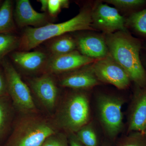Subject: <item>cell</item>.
<instances>
[{
	"instance_id": "9",
	"label": "cell",
	"mask_w": 146,
	"mask_h": 146,
	"mask_svg": "<svg viewBox=\"0 0 146 146\" xmlns=\"http://www.w3.org/2000/svg\"><path fill=\"white\" fill-rule=\"evenodd\" d=\"M95 61L76 50L59 55H50L44 71L51 75L60 74L89 65Z\"/></svg>"
},
{
	"instance_id": "25",
	"label": "cell",
	"mask_w": 146,
	"mask_h": 146,
	"mask_svg": "<svg viewBox=\"0 0 146 146\" xmlns=\"http://www.w3.org/2000/svg\"><path fill=\"white\" fill-rule=\"evenodd\" d=\"M6 102L0 98V135L6 127L9 116V110Z\"/></svg>"
},
{
	"instance_id": "27",
	"label": "cell",
	"mask_w": 146,
	"mask_h": 146,
	"mask_svg": "<svg viewBox=\"0 0 146 146\" xmlns=\"http://www.w3.org/2000/svg\"><path fill=\"white\" fill-rule=\"evenodd\" d=\"M7 91V84L6 78H5L0 72V98L4 96Z\"/></svg>"
},
{
	"instance_id": "22",
	"label": "cell",
	"mask_w": 146,
	"mask_h": 146,
	"mask_svg": "<svg viewBox=\"0 0 146 146\" xmlns=\"http://www.w3.org/2000/svg\"><path fill=\"white\" fill-rule=\"evenodd\" d=\"M105 1L123 10L136 9L143 5L146 3L145 0H107Z\"/></svg>"
},
{
	"instance_id": "20",
	"label": "cell",
	"mask_w": 146,
	"mask_h": 146,
	"mask_svg": "<svg viewBox=\"0 0 146 146\" xmlns=\"http://www.w3.org/2000/svg\"><path fill=\"white\" fill-rule=\"evenodd\" d=\"M126 24L136 32L146 37V9L131 13Z\"/></svg>"
},
{
	"instance_id": "19",
	"label": "cell",
	"mask_w": 146,
	"mask_h": 146,
	"mask_svg": "<svg viewBox=\"0 0 146 146\" xmlns=\"http://www.w3.org/2000/svg\"><path fill=\"white\" fill-rule=\"evenodd\" d=\"M20 37L11 33L0 34V60L7 54L19 48Z\"/></svg>"
},
{
	"instance_id": "2",
	"label": "cell",
	"mask_w": 146,
	"mask_h": 146,
	"mask_svg": "<svg viewBox=\"0 0 146 146\" xmlns=\"http://www.w3.org/2000/svg\"><path fill=\"white\" fill-rule=\"evenodd\" d=\"M91 11L89 8L83 9L75 17L63 23L48 24L38 28H26L20 37V51H29L45 41L68 33L95 30L92 25Z\"/></svg>"
},
{
	"instance_id": "29",
	"label": "cell",
	"mask_w": 146,
	"mask_h": 146,
	"mask_svg": "<svg viewBox=\"0 0 146 146\" xmlns=\"http://www.w3.org/2000/svg\"><path fill=\"white\" fill-rule=\"evenodd\" d=\"M101 146H114L112 145L110 143H103L102 145Z\"/></svg>"
},
{
	"instance_id": "14",
	"label": "cell",
	"mask_w": 146,
	"mask_h": 146,
	"mask_svg": "<svg viewBox=\"0 0 146 146\" xmlns=\"http://www.w3.org/2000/svg\"><path fill=\"white\" fill-rule=\"evenodd\" d=\"M77 48L82 54L96 60L109 54L105 38L100 35H87L76 39Z\"/></svg>"
},
{
	"instance_id": "10",
	"label": "cell",
	"mask_w": 146,
	"mask_h": 146,
	"mask_svg": "<svg viewBox=\"0 0 146 146\" xmlns=\"http://www.w3.org/2000/svg\"><path fill=\"white\" fill-rule=\"evenodd\" d=\"M52 75L44 73L30 81L31 88L40 102L48 110L52 111L57 103L58 89Z\"/></svg>"
},
{
	"instance_id": "21",
	"label": "cell",
	"mask_w": 146,
	"mask_h": 146,
	"mask_svg": "<svg viewBox=\"0 0 146 146\" xmlns=\"http://www.w3.org/2000/svg\"><path fill=\"white\" fill-rule=\"evenodd\" d=\"M117 146H146V137L141 132H131L120 140Z\"/></svg>"
},
{
	"instance_id": "28",
	"label": "cell",
	"mask_w": 146,
	"mask_h": 146,
	"mask_svg": "<svg viewBox=\"0 0 146 146\" xmlns=\"http://www.w3.org/2000/svg\"><path fill=\"white\" fill-rule=\"evenodd\" d=\"M39 1L42 5L41 10L45 12L47 11L48 10V0H40Z\"/></svg>"
},
{
	"instance_id": "18",
	"label": "cell",
	"mask_w": 146,
	"mask_h": 146,
	"mask_svg": "<svg viewBox=\"0 0 146 146\" xmlns=\"http://www.w3.org/2000/svg\"><path fill=\"white\" fill-rule=\"evenodd\" d=\"M75 133L78 140L85 146H100L96 131L91 122Z\"/></svg>"
},
{
	"instance_id": "23",
	"label": "cell",
	"mask_w": 146,
	"mask_h": 146,
	"mask_svg": "<svg viewBox=\"0 0 146 146\" xmlns=\"http://www.w3.org/2000/svg\"><path fill=\"white\" fill-rule=\"evenodd\" d=\"M42 146H69L68 136L58 132L47 138Z\"/></svg>"
},
{
	"instance_id": "1",
	"label": "cell",
	"mask_w": 146,
	"mask_h": 146,
	"mask_svg": "<svg viewBox=\"0 0 146 146\" xmlns=\"http://www.w3.org/2000/svg\"><path fill=\"white\" fill-rule=\"evenodd\" d=\"M109 54L125 70L136 86H146V71L140 58V40L127 31L108 34L105 38Z\"/></svg>"
},
{
	"instance_id": "7",
	"label": "cell",
	"mask_w": 146,
	"mask_h": 146,
	"mask_svg": "<svg viewBox=\"0 0 146 146\" xmlns=\"http://www.w3.org/2000/svg\"><path fill=\"white\" fill-rule=\"evenodd\" d=\"M92 66L100 82L112 84L121 90L129 86L131 80L127 74L110 55L96 60Z\"/></svg>"
},
{
	"instance_id": "3",
	"label": "cell",
	"mask_w": 146,
	"mask_h": 146,
	"mask_svg": "<svg viewBox=\"0 0 146 146\" xmlns=\"http://www.w3.org/2000/svg\"><path fill=\"white\" fill-rule=\"evenodd\" d=\"M90 101L84 91L76 90L65 97L57 113L58 127L67 133H76L90 122Z\"/></svg>"
},
{
	"instance_id": "30",
	"label": "cell",
	"mask_w": 146,
	"mask_h": 146,
	"mask_svg": "<svg viewBox=\"0 0 146 146\" xmlns=\"http://www.w3.org/2000/svg\"><path fill=\"white\" fill-rule=\"evenodd\" d=\"M144 134H145V136L146 137V125L145 127V131H144Z\"/></svg>"
},
{
	"instance_id": "13",
	"label": "cell",
	"mask_w": 146,
	"mask_h": 146,
	"mask_svg": "<svg viewBox=\"0 0 146 146\" xmlns=\"http://www.w3.org/2000/svg\"><path fill=\"white\" fill-rule=\"evenodd\" d=\"M14 18L16 23L21 28L31 26L38 28L49 24L48 14L35 10L29 0L16 1Z\"/></svg>"
},
{
	"instance_id": "11",
	"label": "cell",
	"mask_w": 146,
	"mask_h": 146,
	"mask_svg": "<svg viewBox=\"0 0 146 146\" xmlns=\"http://www.w3.org/2000/svg\"><path fill=\"white\" fill-rule=\"evenodd\" d=\"M136 86L129 110L127 133H144L146 125V86Z\"/></svg>"
},
{
	"instance_id": "4",
	"label": "cell",
	"mask_w": 146,
	"mask_h": 146,
	"mask_svg": "<svg viewBox=\"0 0 146 146\" xmlns=\"http://www.w3.org/2000/svg\"><path fill=\"white\" fill-rule=\"evenodd\" d=\"M23 116L8 146H42L47 138L58 132L53 124L35 114Z\"/></svg>"
},
{
	"instance_id": "15",
	"label": "cell",
	"mask_w": 146,
	"mask_h": 146,
	"mask_svg": "<svg viewBox=\"0 0 146 146\" xmlns=\"http://www.w3.org/2000/svg\"><path fill=\"white\" fill-rule=\"evenodd\" d=\"M49 56L46 53L39 50H19L14 52L11 54L13 62L21 69L29 73L40 70L44 71Z\"/></svg>"
},
{
	"instance_id": "26",
	"label": "cell",
	"mask_w": 146,
	"mask_h": 146,
	"mask_svg": "<svg viewBox=\"0 0 146 146\" xmlns=\"http://www.w3.org/2000/svg\"><path fill=\"white\" fill-rule=\"evenodd\" d=\"M68 138L69 146H85L78 140L75 133H68Z\"/></svg>"
},
{
	"instance_id": "8",
	"label": "cell",
	"mask_w": 146,
	"mask_h": 146,
	"mask_svg": "<svg viewBox=\"0 0 146 146\" xmlns=\"http://www.w3.org/2000/svg\"><path fill=\"white\" fill-rule=\"evenodd\" d=\"M92 25L94 29L106 35L118 31H127L126 21L118 10L107 5L99 3L91 11Z\"/></svg>"
},
{
	"instance_id": "16",
	"label": "cell",
	"mask_w": 146,
	"mask_h": 146,
	"mask_svg": "<svg viewBox=\"0 0 146 146\" xmlns=\"http://www.w3.org/2000/svg\"><path fill=\"white\" fill-rule=\"evenodd\" d=\"M76 48V39L70 35H64L54 38L48 49L51 56H56L72 52Z\"/></svg>"
},
{
	"instance_id": "12",
	"label": "cell",
	"mask_w": 146,
	"mask_h": 146,
	"mask_svg": "<svg viewBox=\"0 0 146 146\" xmlns=\"http://www.w3.org/2000/svg\"><path fill=\"white\" fill-rule=\"evenodd\" d=\"M100 83L92 65H89L64 73L59 80L63 87L82 91L91 89Z\"/></svg>"
},
{
	"instance_id": "5",
	"label": "cell",
	"mask_w": 146,
	"mask_h": 146,
	"mask_svg": "<svg viewBox=\"0 0 146 146\" xmlns=\"http://www.w3.org/2000/svg\"><path fill=\"white\" fill-rule=\"evenodd\" d=\"M125 100L122 97L102 94L97 98V108L99 119L108 137L114 140L123 128L122 108Z\"/></svg>"
},
{
	"instance_id": "24",
	"label": "cell",
	"mask_w": 146,
	"mask_h": 146,
	"mask_svg": "<svg viewBox=\"0 0 146 146\" xmlns=\"http://www.w3.org/2000/svg\"><path fill=\"white\" fill-rule=\"evenodd\" d=\"M69 1L66 0H48V10L49 15L55 18L63 8L68 7Z\"/></svg>"
},
{
	"instance_id": "6",
	"label": "cell",
	"mask_w": 146,
	"mask_h": 146,
	"mask_svg": "<svg viewBox=\"0 0 146 146\" xmlns=\"http://www.w3.org/2000/svg\"><path fill=\"white\" fill-rule=\"evenodd\" d=\"M7 91L13 104L23 115H33L36 111V106L29 88L24 82L19 73L8 60L3 59Z\"/></svg>"
},
{
	"instance_id": "17",
	"label": "cell",
	"mask_w": 146,
	"mask_h": 146,
	"mask_svg": "<svg viewBox=\"0 0 146 146\" xmlns=\"http://www.w3.org/2000/svg\"><path fill=\"white\" fill-rule=\"evenodd\" d=\"M15 29L12 2L6 0L0 7V34L11 33Z\"/></svg>"
}]
</instances>
